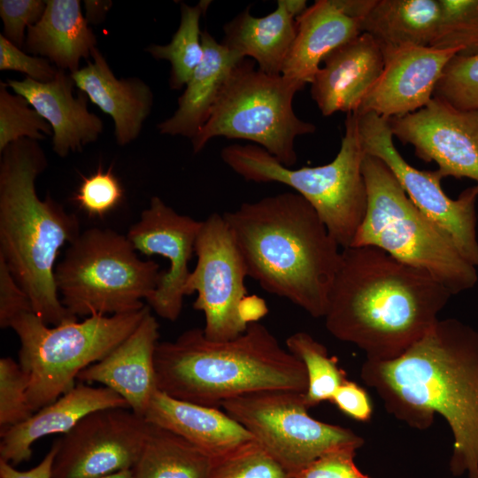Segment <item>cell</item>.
Returning <instances> with one entry per match:
<instances>
[{
    "instance_id": "obj_47",
    "label": "cell",
    "mask_w": 478,
    "mask_h": 478,
    "mask_svg": "<svg viewBox=\"0 0 478 478\" xmlns=\"http://www.w3.org/2000/svg\"><path fill=\"white\" fill-rule=\"evenodd\" d=\"M286 8L289 13L296 19L300 16L306 9L307 4L305 0H283Z\"/></svg>"
},
{
    "instance_id": "obj_31",
    "label": "cell",
    "mask_w": 478,
    "mask_h": 478,
    "mask_svg": "<svg viewBox=\"0 0 478 478\" xmlns=\"http://www.w3.org/2000/svg\"><path fill=\"white\" fill-rule=\"evenodd\" d=\"M288 351L305 366L308 387L304 394L307 406L330 401L347 380L346 373L335 357H329L327 348L305 332H297L286 339Z\"/></svg>"
},
{
    "instance_id": "obj_29",
    "label": "cell",
    "mask_w": 478,
    "mask_h": 478,
    "mask_svg": "<svg viewBox=\"0 0 478 478\" xmlns=\"http://www.w3.org/2000/svg\"><path fill=\"white\" fill-rule=\"evenodd\" d=\"M214 459L182 436L150 424L135 478H208Z\"/></svg>"
},
{
    "instance_id": "obj_38",
    "label": "cell",
    "mask_w": 478,
    "mask_h": 478,
    "mask_svg": "<svg viewBox=\"0 0 478 478\" xmlns=\"http://www.w3.org/2000/svg\"><path fill=\"white\" fill-rule=\"evenodd\" d=\"M45 8L46 1L42 0H1L3 35L15 46L22 49L26 41V29L41 19Z\"/></svg>"
},
{
    "instance_id": "obj_17",
    "label": "cell",
    "mask_w": 478,
    "mask_h": 478,
    "mask_svg": "<svg viewBox=\"0 0 478 478\" xmlns=\"http://www.w3.org/2000/svg\"><path fill=\"white\" fill-rule=\"evenodd\" d=\"M460 51L410 46L383 52L382 72L354 113L389 120L423 108L433 98L444 67Z\"/></svg>"
},
{
    "instance_id": "obj_37",
    "label": "cell",
    "mask_w": 478,
    "mask_h": 478,
    "mask_svg": "<svg viewBox=\"0 0 478 478\" xmlns=\"http://www.w3.org/2000/svg\"><path fill=\"white\" fill-rule=\"evenodd\" d=\"M123 198V189L110 167L106 171L99 167L83 180L73 197L76 204L87 214L103 218L116 208Z\"/></svg>"
},
{
    "instance_id": "obj_6",
    "label": "cell",
    "mask_w": 478,
    "mask_h": 478,
    "mask_svg": "<svg viewBox=\"0 0 478 478\" xmlns=\"http://www.w3.org/2000/svg\"><path fill=\"white\" fill-rule=\"evenodd\" d=\"M362 173L367 209L351 246L382 250L428 273L452 295L474 288L478 280L475 266L460 254L451 237L415 206L387 165L365 153Z\"/></svg>"
},
{
    "instance_id": "obj_48",
    "label": "cell",
    "mask_w": 478,
    "mask_h": 478,
    "mask_svg": "<svg viewBox=\"0 0 478 478\" xmlns=\"http://www.w3.org/2000/svg\"><path fill=\"white\" fill-rule=\"evenodd\" d=\"M102 478H135L133 474V471L131 470H124L120 471Z\"/></svg>"
},
{
    "instance_id": "obj_4",
    "label": "cell",
    "mask_w": 478,
    "mask_h": 478,
    "mask_svg": "<svg viewBox=\"0 0 478 478\" xmlns=\"http://www.w3.org/2000/svg\"><path fill=\"white\" fill-rule=\"evenodd\" d=\"M0 155V258L47 325L77 320L61 303L54 272L60 249L81 234L79 220L50 195L38 197L47 158L37 141L19 139Z\"/></svg>"
},
{
    "instance_id": "obj_36",
    "label": "cell",
    "mask_w": 478,
    "mask_h": 478,
    "mask_svg": "<svg viewBox=\"0 0 478 478\" xmlns=\"http://www.w3.org/2000/svg\"><path fill=\"white\" fill-rule=\"evenodd\" d=\"M28 379L19 363L10 357L0 359V433L27 420L33 413L28 398Z\"/></svg>"
},
{
    "instance_id": "obj_43",
    "label": "cell",
    "mask_w": 478,
    "mask_h": 478,
    "mask_svg": "<svg viewBox=\"0 0 478 478\" xmlns=\"http://www.w3.org/2000/svg\"><path fill=\"white\" fill-rule=\"evenodd\" d=\"M56 441L42 460L27 471H19L4 460L0 459V478H52V465L57 452Z\"/></svg>"
},
{
    "instance_id": "obj_5",
    "label": "cell",
    "mask_w": 478,
    "mask_h": 478,
    "mask_svg": "<svg viewBox=\"0 0 478 478\" xmlns=\"http://www.w3.org/2000/svg\"><path fill=\"white\" fill-rule=\"evenodd\" d=\"M154 363L158 390L210 407L266 390L305 393L308 387L304 364L258 321L227 341L208 339L203 328L188 329L174 341L158 343Z\"/></svg>"
},
{
    "instance_id": "obj_13",
    "label": "cell",
    "mask_w": 478,
    "mask_h": 478,
    "mask_svg": "<svg viewBox=\"0 0 478 478\" xmlns=\"http://www.w3.org/2000/svg\"><path fill=\"white\" fill-rule=\"evenodd\" d=\"M356 115L365 153L382 159L415 206L451 237L470 264L478 266V187L466 189L457 199L450 198L442 189L443 177L437 170H419L401 156L388 120L374 113Z\"/></svg>"
},
{
    "instance_id": "obj_24",
    "label": "cell",
    "mask_w": 478,
    "mask_h": 478,
    "mask_svg": "<svg viewBox=\"0 0 478 478\" xmlns=\"http://www.w3.org/2000/svg\"><path fill=\"white\" fill-rule=\"evenodd\" d=\"M296 36L281 74L305 86L324 58L361 34L359 21L341 12L333 0H318L296 18Z\"/></svg>"
},
{
    "instance_id": "obj_39",
    "label": "cell",
    "mask_w": 478,
    "mask_h": 478,
    "mask_svg": "<svg viewBox=\"0 0 478 478\" xmlns=\"http://www.w3.org/2000/svg\"><path fill=\"white\" fill-rule=\"evenodd\" d=\"M358 449L346 446L326 452L300 470L294 478H372L363 474L355 464Z\"/></svg>"
},
{
    "instance_id": "obj_10",
    "label": "cell",
    "mask_w": 478,
    "mask_h": 478,
    "mask_svg": "<svg viewBox=\"0 0 478 478\" xmlns=\"http://www.w3.org/2000/svg\"><path fill=\"white\" fill-rule=\"evenodd\" d=\"M304 87L282 74L255 69L251 61L243 59L231 71L207 121L191 140L194 153L214 137L243 139L292 167L297 159L296 138L316 130L293 110L294 96Z\"/></svg>"
},
{
    "instance_id": "obj_44",
    "label": "cell",
    "mask_w": 478,
    "mask_h": 478,
    "mask_svg": "<svg viewBox=\"0 0 478 478\" xmlns=\"http://www.w3.org/2000/svg\"><path fill=\"white\" fill-rule=\"evenodd\" d=\"M376 0H333L337 8L345 15L360 21L374 5Z\"/></svg>"
},
{
    "instance_id": "obj_30",
    "label": "cell",
    "mask_w": 478,
    "mask_h": 478,
    "mask_svg": "<svg viewBox=\"0 0 478 478\" xmlns=\"http://www.w3.org/2000/svg\"><path fill=\"white\" fill-rule=\"evenodd\" d=\"M209 4V1H201L195 6L181 4L180 25L171 42L165 45L151 44L145 49L154 58L170 62L169 84L172 89L186 86L203 60L204 50L199 20Z\"/></svg>"
},
{
    "instance_id": "obj_42",
    "label": "cell",
    "mask_w": 478,
    "mask_h": 478,
    "mask_svg": "<svg viewBox=\"0 0 478 478\" xmlns=\"http://www.w3.org/2000/svg\"><path fill=\"white\" fill-rule=\"evenodd\" d=\"M348 417L358 421H368L373 405L367 392L356 382L345 380L330 400Z\"/></svg>"
},
{
    "instance_id": "obj_1",
    "label": "cell",
    "mask_w": 478,
    "mask_h": 478,
    "mask_svg": "<svg viewBox=\"0 0 478 478\" xmlns=\"http://www.w3.org/2000/svg\"><path fill=\"white\" fill-rule=\"evenodd\" d=\"M360 377L411 428L425 430L436 414L443 417L453 437L451 473L478 478L477 330L454 318L438 320L400 356L366 359Z\"/></svg>"
},
{
    "instance_id": "obj_3",
    "label": "cell",
    "mask_w": 478,
    "mask_h": 478,
    "mask_svg": "<svg viewBox=\"0 0 478 478\" xmlns=\"http://www.w3.org/2000/svg\"><path fill=\"white\" fill-rule=\"evenodd\" d=\"M222 215L248 277L312 317L324 318L342 251L312 204L284 192Z\"/></svg>"
},
{
    "instance_id": "obj_14",
    "label": "cell",
    "mask_w": 478,
    "mask_h": 478,
    "mask_svg": "<svg viewBox=\"0 0 478 478\" xmlns=\"http://www.w3.org/2000/svg\"><path fill=\"white\" fill-rule=\"evenodd\" d=\"M149 429L150 423L130 408L89 413L56 441L52 478H102L131 470Z\"/></svg>"
},
{
    "instance_id": "obj_33",
    "label": "cell",
    "mask_w": 478,
    "mask_h": 478,
    "mask_svg": "<svg viewBox=\"0 0 478 478\" xmlns=\"http://www.w3.org/2000/svg\"><path fill=\"white\" fill-rule=\"evenodd\" d=\"M19 95L0 82V152L9 144L28 138L38 141L52 135L50 124Z\"/></svg>"
},
{
    "instance_id": "obj_7",
    "label": "cell",
    "mask_w": 478,
    "mask_h": 478,
    "mask_svg": "<svg viewBox=\"0 0 478 478\" xmlns=\"http://www.w3.org/2000/svg\"><path fill=\"white\" fill-rule=\"evenodd\" d=\"M223 162L249 181L278 182L292 188L315 209L343 249L350 247L367 209L362 173L365 151L354 112L348 113L340 150L329 163L294 169L258 145H229L221 150Z\"/></svg>"
},
{
    "instance_id": "obj_21",
    "label": "cell",
    "mask_w": 478,
    "mask_h": 478,
    "mask_svg": "<svg viewBox=\"0 0 478 478\" xmlns=\"http://www.w3.org/2000/svg\"><path fill=\"white\" fill-rule=\"evenodd\" d=\"M109 407L129 405L107 387L79 382L27 420L0 433V459L12 466L28 461L35 441L52 434H66L89 413Z\"/></svg>"
},
{
    "instance_id": "obj_25",
    "label": "cell",
    "mask_w": 478,
    "mask_h": 478,
    "mask_svg": "<svg viewBox=\"0 0 478 478\" xmlns=\"http://www.w3.org/2000/svg\"><path fill=\"white\" fill-rule=\"evenodd\" d=\"M204 50L202 62L186 84L174 113L158 125L162 135L191 140L207 121L212 109L233 68L243 59L207 31L201 33Z\"/></svg>"
},
{
    "instance_id": "obj_18",
    "label": "cell",
    "mask_w": 478,
    "mask_h": 478,
    "mask_svg": "<svg viewBox=\"0 0 478 478\" xmlns=\"http://www.w3.org/2000/svg\"><path fill=\"white\" fill-rule=\"evenodd\" d=\"M311 83V95L321 114L356 112L380 77L384 56L379 44L361 33L322 60Z\"/></svg>"
},
{
    "instance_id": "obj_23",
    "label": "cell",
    "mask_w": 478,
    "mask_h": 478,
    "mask_svg": "<svg viewBox=\"0 0 478 478\" xmlns=\"http://www.w3.org/2000/svg\"><path fill=\"white\" fill-rule=\"evenodd\" d=\"M143 418L182 436L213 459L256 441L226 412L179 400L158 389L152 395Z\"/></svg>"
},
{
    "instance_id": "obj_2",
    "label": "cell",
    "mask_w": 478,
    "mask_h": 478,
    "mask_svg": "<svg viewBox=\"0 0 478 478\" xmlns=\"http://www.w3.org/2000/svg\"><path fill=\"white\" fill-rule=\"evenodd\" d=\"M451 296L428 273L382 250L351 246L342 250L325 326L366 359L389 360L433 328Z\"/></svg>"
},
{
    "instance_id": "obj_12",
    "label": "cell",
    "mask_w": 478,
    "mask_h": 478,
    "mask_svg": "<svg viewBox=\"0 0 478 478\" xmlns=\"http://www.w3.org/2000/svg\"><path fill=\"white\" fill-rule=\"evenodd\" d=\"M197 258L185 286V296L197 293L195 310L204 314V335L227 341L241 335L248 324L240 306L248 295L245 264L223 215L212 213L202 221L195 243Z\"/></svg>"
},
{
    "instance_id": "obj_28",
    "label": "cell",
    "mask_w": 478,
    "mask_h": 478,
    "mask_svg": "<svg viewBox=\"0 0 478 478\" xmlns=\"http://www.w3.org/2000/svg\"><path fill=\"white\" fill-rule=\"evenodd\" d=\"M438 0H376L360 21L382 53L404 47L431 46L438 29Z\"/></svg>"
},
{
    "instance_id": "obj_11",
    "label": "cell",
    "mask_w": 478,
    "mask_h": 478,
    "mask_svg": "<svg viewBox=\"0 0 478 478\" xmlns=\"http://www.w3.org/2000/svg\"><path fill=\"white\" fill-rule=\"evenodd\" d=\"M304 394L266 390L221 404L293 477L326 452L346 446L359 449L364 443L351 429L312 418Z\"/></svg>"
},
{
    "instance_id": "obj_9",
    "label": "cell",
    "mask_w": 478,
    "mask_h": 478,
    "mask_svg": "<svg viewBox=\"0 0 478 478\" xmlns=\"http://www.w3.org/2000/svg\"><path fill=\"white\" fill-rule=\"evenodd\" d=\"M150 309L93 315L49 327L34 312H24L10 328L20 342L19 363L28 379L27 398L34 412L73 388L78 374L127 339Z\"/></svg>"
},
{
    "instance_id": "obj_34",
    "label": "cell",
    "mask_w": 478,
    "mask_h": 478,
    "mask_svg": "<svg viewBox=\"0 0 478 478\" xmlns=\"http://www.w3.org/2000/svg\"><path fill=\"white\" fill-rule=\"evenodd\" d=\"M208 478H294L257 441L214 459Z\"/></svg>"
},
{
    "instance_id": "obj_46",
    "label": "cell",
    "mask_w": 478,
    "mask_h": 478,
    "mask_svg": "<svg viewBox=\"0 0 478 478\" xmlns=\"http://www.w3.org/2000/svg\"><path fill=\"white\" fill-rule=\"evenodd\" d=\"M86 9V19L88 23L96 24L101 22L106 12L112 6L111 1H84Z\"/></svg>"
},
{
    "instance_id": "obj_22",
    "label": "cell",
    "mask_w": 478,
    "mask_h": 478,
    "mask_svg": "<svg viewBox=\"0 0 478 478\" xmlns=\"http://www.w3.org/2000/svg\"><path fill=\"white\" fill-rule=\"evenodd\" d=\"M91 58L71 76L80 91L112 117L118 144L127 145L140 135L153 105V93L140 78H116L96 47Z\"/></svg>"
},
{
    "instance_id": "obj_32",
    "label": "cell",
    "mask_w": 478,
    "mask_h": 478,
    "mask_svg": "<svg viewBox=\"0 0 478 478\" xmlns=\"http://www.w3.org/2000/svg\"><path fill=\"white\" fill-rule=\"evenodd\" d=\"M440 19L431 47L459 49L458 54H478V0H438Z\"/></svg>"
},
{
    "instance_id": "obj_8",
    "label": "cell",
    "mask_w": 478,
    "mask_h": 478,
    "mask_svg": "<svg viewBox=\"0 0 478 478\" xmlns=\"http://www.w3.org/2000/svg\"><path fill=\"white\" fill-rule=\"evenodd\" d=\"M68 245L54 275L62 305L77 318L141 310L163 274L112 229L89 228Z\"/></svg>"
},
{
    "instance_id": "obj_35",
    "label": "cell",
    "mask_w": 478,
    "mask_h": 478,
    "mask_svg": "<svg viewBox=\"0 0 478 478\" xmlns=\"http://www.w3.org/2000/svg\"><path fill=\"white\" fill-rule=\"evenodd\" d=\"M435 98L465 111H478V54L455 55L438 81Z\"/></svg>"
},
{
    "instance_id": "obj_40",
    "label": "cell",
    "mask_w": 478,
    "mask_h": 478,
    "mask_svg": "<svg viewBox=\"0 0 478 478\" xmlns=\"http://www.w3.org/2000/svg\"><path fill=\"white\" fill-rule=\"evenodd\" d=\"M0 70L18 71L36 81L49 82L59 69L45 58L25 53L0 34Z\"/></svg>"
},
{
    "instance_id": "obj_15",
    "label": "cell",
    "mask_w": 478,
    "mask_h": 478,
    "mask_svg": "<svg viewBox=\"0 0 478 478\" xmlns=\"http://www.w3.org/2000/svg\"><path fill=\"white\" fill-rule=\"evenodd\" d=\"M388 120L393 137L411 144L420 159L435 162L443 178H469L478 187V111L433 97L423 108Z\"/></svg>"
},
{
    "instance_id": "obj_27",
    "label": "cell",
    "mask_w": 478,
    "mask_h": 478,
    "mask_svg": "<svg viewBox=\"0 0 478 478\" xmlns=\"http://www.w3.org/2000/svg\"><path fill=\"white\" fill-rule=\"evenodd\" d=\"M221 42L240 57L252 58L258 70L273 75L281 74L284 62L296 36V19L283 0L276 9L264 17L252 16L243 11L224 27Z\"/></svg>"
},
{
    "instance_id": "obj_20",
    "label": "cell",
    "mask_w": 478,
    "mask_h": 478,
    "mask_svg": "<svg viewBox=\"0 0 478 478\" xmlns=\"http://www.w3.org/2000/svg\"><path fill=\"white\" fill-rule=\"evenodd\" d=\"M158 323L150 308L134 332L101 360L82 370L80 382L102 383L120 397L140 416L158 389L154 355L159 337Z\"/></svg>"
},
{
    "instance_id": "obj_26",
    "label": "cell",
    "mask_w": 478,
    "mask_h": 478,
    "mask_svg": "<svg viewBox=\"0 0 478 478\" xmlns=\"http://www.w3.org/2000/svg\"><path fill=\"white\" fill-rule=\"evenodd\" d=\"M96 37L82 15L79 0H47L41 19L27 30L24 48L73 73L91 57Z\"/></svg>"
},
{
    "instance_id": "obj_19",
    "label": "cell",
    "mask_w": 478,
    "mask_h": 478,
    "mask_svg": "<svg viewBox=\"0 0 478 478\" xmlns=\"http://www.w3.org/2000/svg\"><path fill=\"white\" fill-rule=\"evenodd\" d=\"M15 94L23 96L50 126L52 150L59 157L81 151L82 147L96 142L104 129V123L89 112L87 95L81 91L73 95L74 81L70 73L59 69L49 82H39L26 77L6 82Z\"/></svg>"
},
{
    "instance_id": "obj_41",
    "label": "cell",
    "mask_w": 478,
    "mask_h": 478,
    "mask_svg": "<svg viewBox=\"0 0 478 478\" xmlns=\"http://www.w3.org/2000/svg\"><path fill=\"white\" fill-rule=\"evenodd\" d=\"M27 312H34L28 296L0 258V327L10 328L14 319Z\"/></svg>"
},
{
    "instance_id": "obj_45",
    "label": "cell",
    "mask_w": 478,
    "mask_h": 478,
    "mask_svg": "<svg viewBox=\"0 0 478 478\" xmlns=\"http://www.w3.org/2000/svg\"><path fill=\"white\" fill-rule=\"evenodd\" d=\"M266 312L264 301L256 297L247 296L240 306V315L247 324L258 321Z\"/></svg>"
},
{
    "instance_id": "obj_16",
    "label": "cell",
    "mask_w": 478,
    "mask_h": 478,
    "mask_svg": "<svg viewBox=\"0 0 478 478\" xmlns=\"http://www.w3.org/2000/svg\"><path fill=\"white\" fill-rule=\"evenodd\" d=\"M202 221L179 214L158 197H152L140 220L133 224L127 237L134 249L146 256L160 255L169 268L146 300L159 317L176 320L182 310L185 286L190 271L189 263Z\"/></svg>"
}]
</instances>
